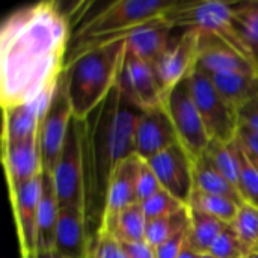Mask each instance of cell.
I'll return each instance as SVG.
<instances>
[{
  "label": "cell",
  "instance_id": "obj_1",
  "mask_svg": "<svg viewBox=\"0 0 258 258\" xmlns=\"http://www.w3.org/2000/svg\"><path fill=\"white\" fill-rule=\"evenodd\" d=\"M70 45L65 14L54 2L14 11L0 30L2 107L32 101L56 89Z\"/></svg>",
  "mask_w": 258,
  "mask_h": 258
},
{
  "label": "cell",
  "instance_id": "obj_2",
  "mask_svg": "<svg viewBox=\"0 0 258 258\" xmlns=\"http://www.w3.org/2000/svg\"><path fill=\"white\" fill-rule=\"evenodd\" d=\"M125 51L127 36L95 47L65 65L63 76L74 119L86 121L107 100L118 83Z\"/></svg>",
  "mask_w": 258,
  "mask_h": 258
},
{
  "label": "cell",
  "instance_id": "obj_3",
  "mask_svg": "<svg viewBox=\"0 0 258 258\" xmlns=\"http://www.w3.org/2000/svg\"><path fill=\"white\" fill-rule=\"evenodd\" d=\"M175 3L177 0H118L109 3L74 33L65 65L95 47L125 38L133 29L163 17Z\"/></svg>",
  "mask_w": 258,
  "mask_h": 258
},
{
  "label": "cell",
  "instance_id": "obj_4",
  "mask_svg": "<svg viewBox=\"0 0 258 258\" xmlns=\"http://www.w3.org/2000/svg\"><path fill=\"white\" fill-rule=\"evenodd\" d=\"M177 29H200L216 35L239 54L255 65L251 51L239 30L233 3L227 2H178L163 15ZM257 67V65H255Z\"/></svg>",
  "mask_w": 258,
  "mask_h": 258
},
{
  "label": "cell",
  "instance_id": "obj_5",
  "mask_svg": "<svg viewBox=\"0 0 258 258\" xmlns=\"http://www.w3.org/2000/svg\"><path fill=\"white\" fill-rule=\"evenodd\" d=\"M144 109L136 106L116 86L103 103V157L100 163L106 177V184L112 169L122 160L136 154V128Z\"/></svg>",
  "mask_w": 258,
  "mask_h": 258
},
{
  "label": "cell",
  "instance_id": "obj_6",
  "mask_svg": "<svg viewBox=\"0 0 258 258\" xmlns=\"http://www.w3.org/2000/svg\"><path fill=\"white\" fill-rule=\"evenodd\" d=\"M85 121L71 119L60 157L51 172L60 209H86L85 192Z\"/></svg>",
  "mask_w": 258,
  "mask_h": 258
},
{
  "label": "cell",
  "instance_id": "obj_7",
  "mask_svg": "<svg viewBox=\"0 0 258 258\" xmlns=\"http://www.w3.org/2000/svg\"><path fill=\"white\" fill-rule=\"evenodd\" d=\"M194 100L210 141L231 144L239 130L237 110L218 92L210 77L198 67L190 73Z\"/></svg>",
  "mask_w": 258,
  "mask_h": 258
},
{
  "label": "cell",
  "instance_id": "obj_8",
  "mask_svg": "<svg viewBox=\"0 0 258 258\" xmlns=\"http://www.w3.org/2000/svg\"><path fill=\"white\" fill-rule=\"evenodd\" d=\"M162 103L172 119L180 144L194 159L200 157L206 151L210 138L194 100L190 77L183 79L172 89H169L163 95Z\"/></svg>",
  "mask_w": 258,
  "mask_h": 258
},
{
  "label": "cell",
  "instance_id": "obj_9",
  "mask_svg": "<svg viewBox=\"0 0 258 258\" xmlns=\"http://www.w3.org/2000/svg\"><path fill=\"white\" fill-rule=\"evenodd\" d=\"M71 119L73 109L68 100L67 80L62 74L39 128L42 166L45 172L51 174L60 157Z\"/></svg>",
  "mask_w": 258,
  "mask_h": 258
},
{
  "label": "cell",
  "instance_id": "obj_10",
  "mask_svg": "<svg viewBox=\"0 0 258 258\" xmlns=\"http://www.w3.org/2000/svg\"><path fill=\"white\" fill-rule=\"evenodd\" d=\"M147 162L157 175L162 189L178 198L183 204L189 206L195 189V159L189 154V151L180 142H177Z\"/></svg>",
  "mask_w": 258,
  "mask_h": 258
},
{
  "label": "cell",
  "instance_id": "obj_11",
  "mask_svg": "<svg viewBox=\"0 0 258 258\" xmlns=\"http://www.w3.org/2000/svg\"><path fill=\"white\" fill-rule=\"evenodd\" d=\"M41 186L42 174L12 190H8L17 227L20 255L38 252V212L41 201Z\"/></svg>",
  "mask_w": 258,
  "mask_h": 258
},
{
  "label": "cell",
  "instance_id": "obj_12",
  "mask_svg": "<svg viewBox=\"0 0 258 258\" xmlns=\"http://www.w3.org/2000/svg\"><path fill=\"white\" fill-rule=\"evenodd\" d=\"M200 29H183L174 38L169 48L154 63L159 86L165 95L183 79L189 77L197 67Z\"/></svg>",
  "mask_w": 258,
  "mask_h": 258
},
{
  "label": "cell",
  "instance_id": "obj_13",
  "mask_svg": "<svg viewBox=\"0 0 258 258\" xmlns=\"http://www.w3.org/2000/svg\"><path fill=\"white\" fill-rule=\"evenodd\" d=\"M116 88L144 110L163 100L154 67L130 51H125Z\"/></svg>",
  "mask_w": 258,
  "mask_h": 258
},
{
  "label": "cell",
  "instance_id": "obj_14",
  "mask_svg": "<svg viewBox=\"0 0 258 258\" xmlns=\"http://www.w3.org/2000/svg\"><path fill=\"white\" fill-rule=\"evenodd\" d=\"M139 165L141 157L135 154L118 163L109 174L100 227L109 225L121 212L133 204H139L136 194Z\"/></svg>",
  "mask_w": 258,
  "mask_h": 258
},
{
  "label": "cell",
  "instance_id": "obj_15",
  "mask_svg": "<svg viewBox=\"0 0 258 258\" xmlns=\"http://www.w3.org/2000/svg\"><path fill=\"white\" fill-rule=\"evenodd\" d=\"M2 163L8 190L39 177L44 172L39 135L23 141L2 142Z\"/></svg>",
  "mask_w": 258,
  "mask_h": 258
},
{
  "label": "cell",
  "instance_id": "obj_16",
  "mask_svg": "<svg viewBox=\"0 0 258 258\" xmlns=\"http://www.w3.org/2000/svg\"><path fill=\"white\" fill-rule=\"evenodd\" d=\"M177 142L175 127L163 103L142 112L136 128V156L150 160Z\"/></svg>",
  "mask_w": 258,
  "mask_h": 258
},
{
  "label": "cell",
  "instance_id": "obj_17",
  "mask_svg": "<svg viewBox=\"0 0 258 258\" xmlns=\"http://www.w3.org/2000/svg\"><path fill=\"white\" fill-rule=\"evenodd\" d=\"M54 91L45 92L38 98L3 109L2 142H15L39 135L45 112L50 106Z\"/></svg>",
  "mask_w": 258,
  "mask_h": 258
},
{
  "label": "cell",
  "instance_id": "obj_18",
  "mask_svg": "<svg viewBox=\"0 0 258 258\" xmlns=\"http://www.w3.org/2000/svg\"><path fill=\"white\" fill-rule=\"evenodd\" d=\"M175 29L177 27L171 26V23H168L163 17L154 18L133 29L127 35V51L154 67V63L172 44Z\"/></svg>",
  "mask_w": 258,
  "mask_h": 258
},
{
  "label": "cell",
  "instance_id": "obj_19",
  "mask_svg": "<svg viewBox=\"0 0 258 258\" xmlns=\"http://www.w3.org/2000/svg\"><path fill=\"white\" fill-rule=\"evenodd\" d=\"M197 67L207 76L239 70H258L222 39L206 30H200Z\"/></svg>",
  "mask_w": 258,
  "mask_h": 258
},
{
  "label": "cell",
  "instance_id": "obj_20",
  "mask_svg": "<svg viewBox=\"0 0 258 258\" xmlns=\"http://www.w3.org/2000/svg\"><path fill=\"white\" fill-rule=\"evenodd\" d=\"M91 242L86 237L85 212L63 207L59 212L54 251L62 258H88Z\"/></svg>",
  "mask_w": 258,
  "mask_h": 258
},
{
  "label": "cell",
  "instance_id": "obj_21",
  "mask_svg": "<svg viewBox=\"0 0 258 258\" xmlns=\"http://www.w3.org/2000/svg\"><path fill=\"white\" fill-rule=\"evenodd\" d=\"M218 92L239 110L258 97V70H239L209 76Z\"/></svg>",
  "mask_w": 258,
  "mask_h": 258
},
{
  "label": "cell",
  "instance_id": "obj_22",
  "mask_svg": "<svg viewBox=\"0 0 258 258\" xmlns=\"http://www.w3.org/2000/svg\"><path fill=\"white\" fill-rule=\"evenodd\" d=\"M59 212L60 206L57 201L53 177L50 172L44 171L38 212V252H47L54 249Z\"/></svg>",
  "mask_w": 258,
  "mask_h": 258
},
{
  "label": "cell",
  "instance_id": "obj_23",
  "mask_svg": "<svg viewBox=\"0 0 258 258\" xmlns=\"http://www.w3.org/2000/svg\"><path fill=\"white\" fill-rule=\"evenodd\" d=\"M194 183L195 189L204 194H212V195H219L230 198L239 204H243V198L239 192V189L231 184L213 165L212 162L201 154L200 157L195 159V166H194Z\"/></svg>",
  "mask_w": 258,
  "mask_h": 258
},
{
  "label": "cell",
  "instance_id": "obj_24",
  "mask_svg": "<svg viewBox=\"0 0 258 258\" xmlns=\"http://www.w3.org/2000/svg\"><path fill=\"white\" fill-rule=\"evenodd\" d=\"M148 218L141 204H133L121 212L109 225L98 227V230L112 234L121 243H136L147 239Z\"/></svg>",
  "mask_w": 258,
  "mask_h": 258
},
{
  "label": "cell",
  "instance_id": "obj_25",
  "mask_svg": "<svg viewBox=\"0 0 258 258\" xmlns=\"http://www.w3.org/2000/svg\"><path fill=\"white\" fill-rule=\"evenodd\" d=\"M190 212V225H189V242L200 254H209L210 248L225 230L228 224L206 215L198 210Z\"/></svg>",
  "mask_w": 258,
  "mask_h": 258
},
{
  "label": "cell",
  "instance_id": "obj_26",
  "mask_svg": "<svg viewBox=\"0 0 258 258\" xmlns=\"http://www.w3.org/2000/svg\"><path fill=\"white\" fill-rule=\"evenodd\" d=\"M189 225H190V212H189V206H186L184 209L172 215L150 221L145 240L153 248H159L160 245H163L174 236L187 230Z\"/></svg>",
  "mask_w": 258,
  "mask_h": 258
},
{
  "label": "cell",
  "instance_id": "obj_27",
  "mask_svg": "<svg viewBox=\"0 0 258 258\" xmlns=\"http://www.w3.org/2000/svg\"><path fill=\"white\" fill-rule=\"evenodd\" d=\"M239 206H240L239 203H236L230 198L204 194L200 190H194L190 201H189V209L210 215L225 224H233V221L237 215Z\"/></svg>",
  "mask_w": 258,
  "mask_h": 258
},
{
  "label": "cell",
  "instance_id": "obj_28",
  "mask_svg": "<svg viewBox=\"0 0 258 258\" xmlns=\"http://www.w3.org/2000/svg\"><path fill=\"white\" fill-rule=\"evenodd\" d=\"M203 154L231 184L239 189V159L234 141L231 144L210 141Z\"/></svg>",
  "mask_w": 258,
  "mask_h": 258
},
{
  "label": "cell",
  "instance_id": "obj_29",
  "mask_svg": "<svg viewBox=\"0 0 258 258\" xmlns=\"http://www.w3.org/2000/svg\"><path fill=\"white\" fill-rule=\"evenodd\" d=\"M233 8L239 30L258 68V0L234 2Z\"/></svg>",
  "mask_w": 258,
  "mask_h": 258
},
{
  "label": "cell",
  "instance_id": "obj_30",
  "mask_svg": "<svg viewBox=\"0 0 258 258\" xmlns=\"http://www.w3.org/2000/svg\"><path fill=\"white\" fill-rule=\"evenodd\" d=\"M234 145L239 159V192L245 203L258 207V168L236 141Z\"/></svg>",
  "mask_w": 258,
  "mask_h": 258
},
{
  "label": "cell",
  "instance_id": "obj_31",
  "mask_svg": "<svg viewBox=\"0 0 258 258\" xmlns=\"http://www.w3.org/2000/svg\"><path fill=\"white\" fill-rule=\"evenodd\" d=\"M231 225L245 246L254 251L258 245V207L249 203L240 204Z\"/></svg>",
  "mask_w": 258,
  "mask_h": 258
},
{
  "label": "cell",
  "instance_id": "obj_32",
  "mask_svg": "<svg viewBox=\"0 0 258 258\" xmlns=\"http://www.w3.org/2000/svg\"><path fill=\"white\" fill-rule=\"evenodd\" d=\"M251 252L252 251L245 246L231 224L225 227L209 251L210 255L216 258H248Z\"/></svg>",
  "mask_w": 258,
  "mask_h": 258
},
{
  "label": "cell",
  "instance_id": "obj_33",
  "mask_svg": "<svg viewBox=\"0 0 258 258\" xmlns=\"http://www.w3.org/2000/svg\"><path fill=\"white\" fill-rule=\"evenodd\" d=\"M141 206H142L144 213L148 218V221L172 215L186 207V204H183L178 198H175L174 195H171L169 192H166L163 189L160 192H157L154 197H151L150 200H147L145 203H142Z\"/></svg>",
  "mask_w": 258,
  "mask_h": 258
},
{
  "label": "cell",
  "instance_id": "obj_34",
  "mask_svg": "<svg viewBox=\"0 0 258 258\" xmlns=\"http://www.w3.org/2000/svg\"><path fill=\"white\" fill-rule=\"evenodd\" d=\"M88 258H128L121 242L112 234L98 230L95 240L89 246Z\"/></svg>",
  "mask_w": 258,
  "mask_h": 258
},
{
  "label": "cell",
  "instance_id": "obj_35",
  "mask_svg": "<svg viewBox=\"0 0 258 258\" xmlns=\"http://www.w3.org/2000/svg\"><path fill=\"white\" fill-rule=\"evenodd\" d=\"M160 190H162V184H160L157 175L154 174V171L151 169L148 162L141 159L139 174H138V187H136L138 203L139 204L145 203L147 200H150Z\"/></svg>",
  "mask_w": 258,
  "mask_h": 258
},
{
  "label": "cell",
  "instance_id": "obj_36",
  "mask_svg": "<svg viewBox=\"0 0 258 258\" xmlns=\"http://www.w3.org/2000/svg\"><path fill=\"white\" fill-rule=\"evenodd\" d=\"M187 240H189V228L174 236L172 239H169L159 248H156V255L157 258H178L183 248L186 246Z\"/></svg>",
  "mask_w": 258,
  "mask_h": 258
},
{
  "label": "cell",
  "instance_id": "obj_37",
  "mask_svg": "<svg viewBox=\"0 0 258 258\" xmlns=\"http://www.w3.org/2000/svg\"><path fill=\"white\" fill-rule=\"evenodd\" d=\"M243 150L245 153L251 157V160L258 162V133L248 128V127H243V125H239V130H237V136L234 139Z\"/></svg>",
  "mask_w": 258,
  "mask_h": 258
},
{
  "label": "cell",
  "instance_id": "obj_38",
  "mask_svg": "<svg viewBox=\"0 0 258 258\" xmlns=\"http://www.w3.org/2000/svg\"><path fill=\"white\" fill-rule=\"evenodd\" d=\"M239 125L248 127L258 133V97L248 101L237 110Z\"/></svg>",
  "mask_w": 258,
  "mask_h": 258
},
{
  "label": "cell",
  "instance_id": "obj_39",
  "mask_svg": "<svg viewBox=\"0 0 258 258\" xmlns=\"http://www.w3.org/2000/svg\"><path fill=\"white\" fill-rule=\"evenodd\" d=\"M128 258H157L156 248H153L147 240L136 243H122Z\"/></svg>",
  "mask_w": 258,
  "mask_h": 258
},
{
  "label": "cell",
  "instance_id": "obj_40",
  "mask_svg": "<svg viewBox=\"0 0 258 258\" xmlns=\"http://www.w3.org/2000/svg\"><path fill=\"white\" fill-rule=\"evenodd\" d=\"M201 257V254L190 245V242L187 240V243H186V246L183 248V251H181V254L178 255V258H200Z\"/></svg>",
  "mask_w": 258,
  "mask_h": 258
},
{
  "label": "cell",
  "instance_id": "obj_41",
  "mask_svg": "<svg viewBox=\"0 0 258 258\" xmlns=\"http://www.w3.org/2000/svg\"><path fill=\"white\" fill-rule=\"evenodd\" d=\"M36 258H62L54 249L47 251V252H36Z\"/></svg>",
  "mask_w": 258,
  "mask_h": 258
},
{
  "label": "cell",
  "instance_id": "obj_42",
  "mask_svg": "<svg viewBox=\"0 0 258 258\" xmlns=\"http://www.w3.org/2000/svg\"><path fill=\"white\" fill-rule=\"evenodd\" d=\"M248 258H258V252H255V251H252L251 254H249V257Z\"/></svg>",
  "mask_w": 258,
  "mask_h": 258
},
{
  "label": "cell",
  "instance_id": "obj_43",
  "mask_svg": "<svg viewBox=\"0 0 258 258\" xmlns=\"http://www.w3.org/2000/svg\"><path fill=\"white\" fill-rule=\"evenodd\" d=\"M200 258H216V257H213V255H210V254H201V257Z\"/></svg>",
  "mask_w": 258,
  "mask_h": 258
},
{
  "label": "cell",
  "instance_id": "obj_44",
  "mask_svg": "<svg viewBox=\"0 0 258 258\" xmlns=\"http://www.w3.org/2000/svg\"><path fill=\"white\" fill-rule=\"evenodd\" d=\"M21 258H36V254H30V255H21Z\"/></svg>",
  "mask_w": 258,
  "mask_h": 258
},
{
  "label": "cell",
  "instance_id": "obj_45",
  "mask_svg": "<svg viewBox=\"0 0 258 258\" xmlns=\"http://www.w3.org/2000/svg\"><path fill=\"white\" fill-rule=\"evenodd\" d=\"M249 159H251V157H249ZM252 162H254V160H252ZM254 165H255V166L258 168V162H254Z\"/></svg>",
  "mask_w": 258,
  "mask_h": 258
},
{
  "label": "cell",
  "instance_id": "obj_46",
  "mask_svg": "<svg viewBox=\"0 0 258 258\" xmlns=\"http://www.w3.org/2000/svg\"><path fill=\"white\" fill-rule=\"evenodd\" d=\"M254 251H255V252H258V245H257V246H255V249H254Z\"/></svg>",
  "mask_w": 258,
  "mask_h": 258
}]
</instances>
